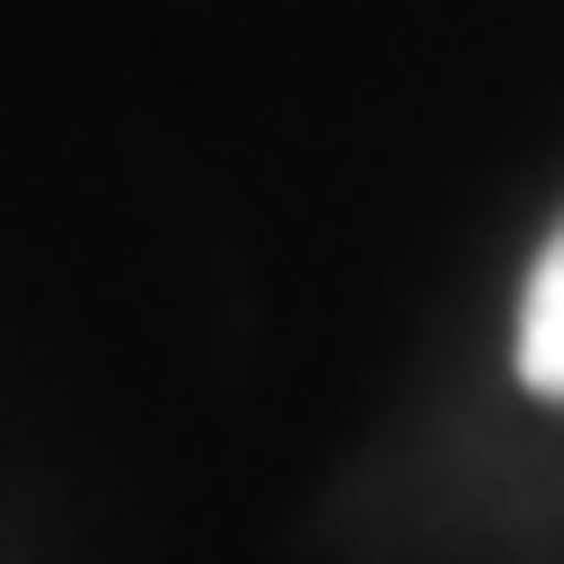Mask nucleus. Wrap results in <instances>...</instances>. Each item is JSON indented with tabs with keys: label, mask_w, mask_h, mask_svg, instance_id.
Wrapping results in <instances>:
<instances>
[{
	"label": "nucleus",
	"mask_w": 564,
	"mask_h": 564,
	"mask_svg": "<svg viewBox=\"0 0 564 564\" xmlns=\"http://www.w3.org/2000/svg\"><path fill=\"white\" fill-rule=\"evenodd\" d=\"M518 377H527V395L564 404V226L545 236L527 302H518Z\"/></svg>",
	"instance_id": "obj_1"
}]
</instances>
